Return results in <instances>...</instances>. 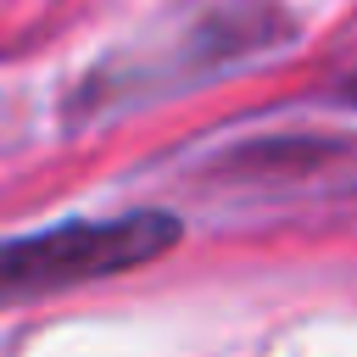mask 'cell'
<instances>
[{
	"instance_id": "1",
	"label": "cell",
	"mask_w": 357,
	"mask_h": 357,
	"mask_svg": "<svg viewBox=\"0 0 357 357\" xmlns=\"http://www.w3.org/2000/svg\"><path fill=\"white\" fill-rule=\"evenodd\" d=\"M178 218L167 212H128L100 223H56L45 234L0 240V307L33 301L67 284H89L106 273H128L162 251H173Z\"/></svg>"
}]
</instances>
